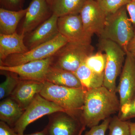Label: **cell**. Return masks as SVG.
Wrapping results in <instances>:
<instances>
[{"label":"cell","instance_id":"obj_1","mask_svg":"<svg viewBox=\"0 0 135 135\" xmlns=\"http://www.w3.org/2000/svg\"><path fill=\"white\" fill-rule=\"evenodd\" d=\"M116 94L104 86L87 90L80 119L83 126L91 128L119 112L120 104Z\"/></svg>","mask_w":135,"mask_h":135},{"label":"cell","instance_id":"obj_2","mask_svg":"<svg viewBox=\"0 0 135 135\" xmlns=\"http://www.w3.org/2000/svg\"><path fill=\"white\" fill-rule=\"evenodd\" d=\"M86 91L83 88L63 86L46 81L40 94L58 105L68 113L80 119Z\"/></svg>","mask_w":135,"mask_h":135},{"label":"cell","instance_id":"obj_3","mask_svg":"<svg viewBox=\"0 0 135 135\" xmlns=\"http://www.w3.org/2000/svg\"><path fill=\"white\" fill-rule=\"evenodd\" d=\"M135 32L125 6L115 13L107 16L104 27L99 36L100 38L117 44L127 53V47Z\"/></svg>","mask_w":135,"mask_h":135},{"label":"cell","instance_id":"obj_4","mask_svg":"<svg viewBox=\"0 0 135 135\" xmlns=\"http://www.w3.org/2000/svg\"><path fill=\"white\" fill-rule=\"evenodd\" d=\"M98 46L107 57L103 86L116 93V80L121 73L126 53L118 44L106 39L100 38Z\"/></svg>","mask_w":135,"mask_h":135},{"label":"cell","instance_id":"obj_5","mask_svg":"<svg viewBox=\"0 0 135 135\" xmlns=\"http://www.w3.org/2000/svg\"><path fill=\"white\" fill-rule=\"evenodd\" d=\"M94 50L91 44L68 42L53 56L51 65L75 73Z\"/></svg>","mask_w":135,"mask_h":135},{"label":"cell","instance_id":"obj_6","mask_svg":"<svg viewBox=\"0 0 135 135\" xmlns=\"http://www.w3.org/2000/svg\"><path fill=\"white\" fill-rule=\"evenodd\" d=\"M68 42L67 39L59 33L53 40L41 44L26 53L8 56L4 60L0 61V65L15 66L51 57Z\"/></svg>","mask_w":135,"mask_h":135},{"label":"cell","instance_id":"obj_7","mask_svg":"<svg viewBox=\"0 0 135 135\" xmlns=\"http://www.w3.org/2000/svg\"><path fill=\"white\" fill-rule=\"evenodd\" d=\"M58 112H66L58 105L37 94L12 128L19 135H23L29 124L45 115Z\"/></svg>","mask_w":135,"mask_h":135},{"label":"cell","instance_id":"obj_8","mask_svg":"<svg viewBox=\"0 0 135 135\" xmlns=\"http://www.w3.org/2000/svg\"><path fill=\"white\" fill-rule=\"evenodd\" d=\"M57 26L59 33L68 42L80 44H91L92 36L84 30L80 14L59 17Z\"/></svg>","mask_w":135,"mask_h":135},{"label":"cell","instance_id":"obj_9","mask_svg":"<svg viewBox=\"0 0 135 135\" xmlns=\"http://www.w3.org/2000/svg\"><path fill=\"white\" fill-rule=\"evenodd\" d=\"M53 60L52 56L15 66L0 65V70L14 73L20 80H32L44 83L46 81V74Z\"/></svg>","mask_w":135,"mask_h":135},{"label":"cell","instance_id":"obj_10","mask_svg":"<svg viewBox=\"0 0 135 135\" xmlns=\"http://www.w3.org/2000/svg\"><path fill=\"white\" fill-rule=\"evenodd\" d=\"M48 116V123L44 128L46 135H78L84 127L79 118L66 112H56Z\"/></svg>","mask_w":135,"mask_h":135},{"label":"cell","instance_id":"obj_11","mask_svg":"<svg viewBox=\"0 0 135 135\" xmlns=\"http://www.w3.org/2000/svg\"><path fill=\"white\" fill-rule=\"evenodd\" d=\"M116 92L119 96L120 108L135 95V57L130 53H126Z\"/></svg>","mask_w":135,"mask_h":135},{"label":"cell","instance_id":"obj_12","mask_svg":"<svg viewBox=\"0 0 135 135\" xmlns=\"http://www.w3.org/2000/svg\"><path fill=\"white\" fill-rule=\"evenodd\" d=\"M79 14L86 32L92 36L94 34L99 36L104 27L107 16L98 2L88 0Z\"/></svg>","mask_w":135,"mask_h":135},{"label":"cell","instance_id":"obj_13","mask_svg":"<svg viewBox=\"0 0 135 135\" xmlns=\"http://www.w3.org/2000/svg\"><path fill=\"white\" fill-rule=\"evenodd\" d=\"M27 8L20 33L24 35L36 29L53 14L46 0H32Z\"/></svg>","mask_w":135,"mask_h":135},{"label":"cell","instance_id":"obj_14","mask_svg":"<svg viewBox=\"0 0 135 135\" xmlns=\"http://www.w3.org/2000/svg\"><path fill=\"white\" fill-rule=\"evenodd\" d=\"M58 16L52 14L36 29L26 35L25 43L29 50L53 40L58 35Z\"/></svg>","mask_w":135,"mask_h":135},{"label":"cell","instance_id":"obj_15","mask_svg":"<svg viewBox=\"0 0 135 135\" xmlns=\"http://www.w3.org/2000/svg\"><path fill=\"white\" fill-rule=\"evenodd\" d=\"M44 83L32 80H20L10 97L24 110L27 108L43 88Z\"/></svg>","mask_w":135,"mask_h":135},{"label":"cell","instance_id":"obj_16","mask_svg":"<svg viewBox=\"0 0 135 135\" xmlns=\"http://www.w3.org/2000/svg\"><path fill=\"white\" fill-rule=\"evenodd\" d=\"M25 36L17 32L9 35L0 34V61L10 55L22 54L29 50L25 43Z\"/></svg>","mask_w":135,"mask_h":135},{"label":"cell","instance_id":"obj_17","mask_svg":"<svg viewBox=\"0 0 135 135\" xmlns=\"http://www.w3.org/2000/svg\"><path fill=\"white\" fill-rule=\"evenodd\" d=\"M46 81L63 86L72 88H83L74 73L52 65L49 68L46 74Z\"/></svg>","mask_w":135,"mask_h":135},{"label":"cell","instance_id":"obj_18","mask_svg":"<svg viewBox=\"0 0 135 135\" xmlns=\"http://www.w3.org/2000/svg\"><path fill=\"white\" fill-rule=\"evenodd\" d=\"M25 110L15 100L8 97L0 103V120L12 128Z\"/></svg>","mask_w":135,"mask_h":135},{"label":"cell","instance_id":"obj_19","mask_svg":"<svg viewBox=\"0 0 135 135\" xmlns=\"http://www.w3.org/2000/svg\"><path fill=\"white\" fill-rule=\"evenodd\" d=\"M27 8L18 11L0 8V34H11L16 32L19 22L24 17Z\"/></svg>","mask_w":135,"mask_h":135},{"label":"cell","instance_id":"obj_20","mask_svg":"<svg viewBox=\"0 0 135 135\" xmlns=\"http://www.w3.org/2000/svg\"><path fill=\"white\" fill-rule=\"evenodd\" d=\"M88 0H51L49 4L52 14L59 17L79 14Z\"/></svg>","mask_w":135,"mask_h":135},{"label":"cell","instance_id":"obj_21","mask_svg":"<svg viewBox=\"0 0 135 135\" xmlns=\"http://www.w3.org/2000/svg\"><path fill=\"white\" fill-rule=\"evenodd\" d=\"M74 73L86 90L103 86L104 74L100 75L94 72L84 63Z\"/></svg>","mask_w":135,"mask_h":135},{"label":"cell","instance_id":"obj_22","mask_svg":"<svg viewBox=\"0 0 135 135\" xmlns=\"http://www.w3.org/2000/svg\"><path fill=\"white\" fill-rule=\"evenodd\" d=\"M106 62L105 53L99 50L88 56L85 59L84 64L92 71L102 75L104 74Z\"/></svg>","mask_w":135,"mask_h":135},{"label":"cell","instance_id":"obj_23","mask_svg":"<svg viewBox=\"0 0 135 135\" xmlns=\"http://www.w3.org/2000/svg\"><path fill=\"white\" fill-rule=\"evenodd\" d=\"M5 75L6 79L0 84V99H5L11 95L19 82V77L14 73L1 71Z\"/></svg>","mask_w":135,"mask_h":135},{"label":"cell","instance_id":"obj_24","mask_svg":"<svg viewBox=\"0 0 135 135\" xmlns=\"http://www.w3.org/2000/svg\"><path fill=\"white\" fill-rule=\"evenodd\" d=\"M129 122L122 120L117 116L111 118L108 135H130Z\"/></svg>","mask_w":135,"mask_h":135},{"label":"cell","instance_id":"obj_25","mask_svg":"<svg viewBox=\"0 0 135 135\" xmlns=\"http://www.w3.org/2000/svg\"><path fill=\"white\" fill-rule=\"evenodd\" d=\"M132 0H100L99 5L106 16L115 13Z\"/></svg>","mask_w":135,"mask_h":135},{"label":"cell","instance_id":"obj_26","mask_svg":"<svg viewBox=\"0 0 135 135\" xmlns=\"http://www.w3.org/2000/svg\"><path fill=\"white\" fill-rule=\"evenodd\" d=\"M118 116L124 121L135 118V95L129 103L121 107Z\"/></svg>","mask_w":135,"mask_h":135},{"label":"cell","instance_id":"obj_27","mask_svg":"<svg viewBox=\"0 0 135 135\" xmlns=\"http://www.w3.org/2000/svg\"><path fill=\"white\" fill-rule=\"evenodd\" d=\"M111 119V117L107 118L103 120L101 124L90 128V129L86 131L84 135H105Z\"/></svg>","mask_w":135,"mask_h":135},{"label":"cell","instance_id":"obj_28","mask_svg":"<svg viewBox=\"0 0 135 135\" xmlns=\"http://www.w3.org/2000/svg\"><path fill=\"white\" fill-rule=\"evenodd\" d=\"M24 1V0H0L1 8L18 11L23 9Z\"/></svg>","mask_w":135,"mask_h":135},{"label":"cell","instance_id":"obj_29","mask_svg":"<svg viewBox=\"0 0 135 135\" xmlns=\"http://www.w3.org/2000/svg\"><path fill=\"white\" fill-rule=\"evenodd\" d=\"M0 135H19L7 123L0 121Z\"/></svg>","mask_w":135,"mask_h":135},{"label":"cell","instance_id":"obj_30","mask_svg":"<svg viewBox=\"0 0 135 135\" xmlns=\"http://www.w3.org/2000/svg\"><path fill=\"white\" fill-rule=\"evenodd\" d=\"M126 7L131 21L134 27H135V1H131L126 5Z\"/></svg>","mask_w":135,"mask_h":135},{"label":"cell","instance_id":"obj_31","mask_svg":"<svg viewBox=\"0 0 135 135\" xmlns=\"http://www.w3.org/2000/svg\"><path fill=\"white\" fill-rule=\"evenodd\" d=\"M127 53H130L135 57V32L134 35L128 44L127 47Z\"/></svg>","mask_w":135,"mask_h":135},{"label":"cell","instance_id":"obj_32","mask_svg":"<svg viewBox=\"0 0 135 135\" xmlns=\"http://www.w3.org/2000/svg\"><path fill=\"white\" fill-rule=\"evenodd\" d=\"M130 135H135V122H131L129 121Z\"/></svg>","mask_w":135,"mask_h":135},{"label":"cell","instance_id":"obj_33","mask_svg":"<svg viewBox=\"0 0 135 135\" xmlns=\"http://www.w3.org/2000/svg\"><path fill=\"white\" fill-rule=\"evenodd\" d=\"M23 135H46V131L44 129L41 131H39V132H36V133H32V134H24Z\"/></svg>","mask_w":135,"mask_h":135},{"label":"cell","instance_id":"obj_34","mask_svg":"<svg viewBox=\"0 0 135 135\" xmlns=\"http://www.w3.org/2000/svg\"><path fill=\"white\" fill-rule=\"evenodd\" d=\"M85 129H86V127L84 126V127L82 128L81 129V130L80 131L79 134V135H81V134H82L83 132V131L85 130Z\"/></svg>","mask_w":135,"mask_h":135},{"label":"cell","instance_id":"obj_35","mask_svg":"<svg viewBox=\"0 0 135 135\" xmlns=\"http://www.w3.org/2000/svg\"><path fill=\"white\" fill-rule=\"evenodd\" d=\"M47 1V2L48 3H49L50 2L51 0H46Z\"/></svg>","mask_w":135,"mask_h":135},{"label":"cell","instance_id":"obj_36","mask_svg":"<svg viewBox=\"0 0 135 135\" xmlns=\"http://www.w3.org/2000/svg\"><path fill=\"white\" fill-rule=\"evenodd\" d=\"M95 1H97L98 2H99V1H100V0H95Z\"/></svg>","mask_w":135,"mask_h":135},{"label":"cell","instance_id":"obj_37","mask_svg":"<svg viewBox=\"0 0 135 135\" xmlns=\"http://www.w3.org/2000/svg\"><path fill=\"white\" fill-rule=\"evenodd\" d=\"M132 1H135V0H132Z\"/></svg>","mask_w":135,"mask_h":135},{"label":"cell","instance_id":"obj_38","mask_svg":"<svg viewBox=\"0 0 135 135\" xmlns=\"http://www.w3.org/2000/svg\"></svg>","mask_w":135,"mask_h":135}]
</instances>
